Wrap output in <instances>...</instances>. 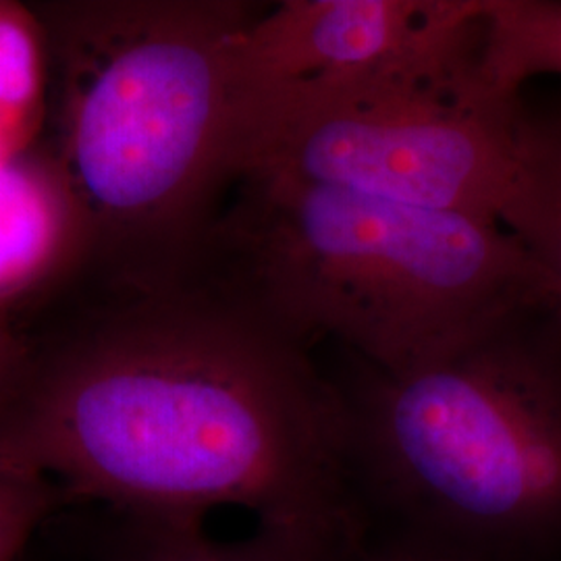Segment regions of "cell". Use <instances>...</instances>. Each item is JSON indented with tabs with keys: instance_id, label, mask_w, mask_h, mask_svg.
I'll list each match as a JSON object with an SVG mask.
<instances>
[{
	"instance_id": "obj_2",
	"label": "cell",
	"mask_w": 561,
	"mask_h": 561,
	"mask_svg": "<svg viewBox=\"0 0 561 561\" xmlns=\"http://www.w3.org/2000/svg\"><path fill=\"white\" fill-rule=\"evenodd\" d=\"M34 7L50 53L44 140L94 233L88 287L140 289L185 277L238 185L233 59L266 4Z\"/></svg>"
},
{
	"instance_id": "obj_12",
	"label": "cell",
	"mask_w": 561,
	"mask_h": 561,
	"mask_svg": "<svg viewBox=\"0 0 561 561\" xmlns=\"http://www.w3.org/2000/svg\"><path fill=\"white\" fill-rule=\"evenodd\" d=\"M30 347L32 333L11 314L0 310V405L20 381L30 358Z\"/></svg>"
},
{
	"instance_id": "obj_1",
	"label": "cell",
	"mask_w": 561,
	"mask_h": 561,
	"mask_svg": "<svg viewBox=\"0 0 561 561\" xmlns=\"http://www.w3.org/2000/svg\"><path fill=\"white\" fill-rule=\"evenodd\" d=\"M0 466L115 512L241 507L335 549L366 539L335 379L198 268L83 289L38 322Z\"/></svg>"
},
{
	"instance_id": "obj_11",
	"label": "cell",
	"mask_w": 561,
	"mask_h": 561,
	"mask_svg": "<svg viewBox=\"0 0 561 561\" xmlns=\"http://www.w3.org/2000/svg\"><path fill=\"white\" fill-rule=\"evenodd\" d=\"M254 533L261 542L259 561H329L340 553L337 549L298 533L266 526H256Z\"/></svg>"
},
{
	"instance_id": "obj_8",
	"label": "cell",
	"mask_w": 561,
	"mask_h": 561,
	"mask_svg": "<svg viewBox=\"0 0 561 561\" xmlns=\"http://www.w3.org/2000/svg\"><path fill=\"white\" fill-rule=\"evenodd\" d=\"M514 127L516 173L500 221L541 268L561 308V90L522 88Z\"/></svg>"
},
{
	"instance_id": "obj_7",
	"label": "cell",
	"mask_w": 561,
	"mask_h": 561,
	"mask_svg": "<svg viewBox=\"0 0 561 561\" xmlns=\"http://www.w3.org/2000/svg\"><path fill=\"white\" fill-rule=\"evenodd\" d=\"M92 273V225L50 144L0 162V310L32 333Z\"/></svg>"
},
{
	"instance_id": "obj_13",
	"label": "cell",
	"mask_w": 561,
	"mask_h": 561,
	"mask_svg": "<svg viewBox=\"0 0 561 561\" xmlns=\"http://www.w3.org/2000/svg\"><path fill=\"white\" fill-rule=\"evenodd\" d=\"M329 561H482L474 558H463L456 553H445L437 549H426L410 542L382 539L379 542H368V539L335 553Z\"/></svg>"
},
{
	"instance_id": "obj_3",
	"label": "cell",
	"mask_w": 561,
	"mask_h": 561,
	"mask_svg": "<svg viewBox=\"0 0 561 561\" xmlns=\"http://www.w3.org/2000/svg\"><path fill=\"white\" fill-rule=\"evenodd\" d=\"M287 340H333L385 373L439 360L553 296L502 222L280 173L243 175L194 266Z\"/></svg>"
},
{
	"instance_id": "obj_4",
	"label": "cell",
	"mask_w": 561,
	"mask_h": 561,
	"mask_svg": "<svg viewBox=\"0 0 561 561\" xmlns=\"http://www.w3.org/2000/svg\"><path fill=\"white\" fill-rule=\"evenodd\" d=\"M364 516L393 541L482 561L561 560V308H510L405 373L335 381Z\"/></svg>"
},
{
	"instance_id": "obj_6",
	"label": "cell",
	"mask_w": 561,
	"mask_h": 561,
	"mask_svg": "<svg viewBox=\"0 0 561 561\" xmlns=\"http://www.w3.org/2000/svg\"><path fill=\"white\" fill-rule=\"evenodd\" d=\"M482 0H285L241 34L236 164L333 102L479 53Z\"/></svg>"
},
{
	"instance_id": "obj_10",
	"label": "cell",
	"mask_w": 561,
	"mask_h": 561,
	"mask_svg": "<svg viewBox=\"0 0 561 561\" xmlns=\"http://www.w3.org/2000/svg\"><path fill=\"white\" fill-rule=\"evenodd\" d=\"M69 500L59 484L20 468L0 466V561H18L48 516Z\"/></svg>"
},
{
	"instance_id": "obj_9",
	"label": "cell",
	"mask_w": 561,
	"mask_h": 561,
	"mask_svg": "<svg viewBox=\"0 0 561 561\" xmlns=\"http://www.w3.org/2000/svg\"><path fill=\"white\" fill-rule=\"evenodd\" d=\"M482 13L484 73L500 94L561 78V0H482Z\"/></svg>"
},
{
	"instance_id": "obj_5",
	"label": "cell",
	"mask_w": 561,
	"mask_h": 561,
	"mask_svg": "<svg viewBox=\"0 0 561 561\" xmlns=\"http://www.w3.org/2000/svg\"><path fill=\"white\" fill-rule=\"evenodd\" d=\"M518 94L491 85L482 53L382 81L261 141L240 180L268 171L502 222L516 173Z\"/></svg>"
}]
</instances>
